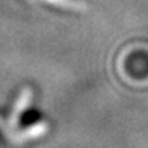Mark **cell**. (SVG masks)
Masks as SVG:
<instances>
[]
</instances>
